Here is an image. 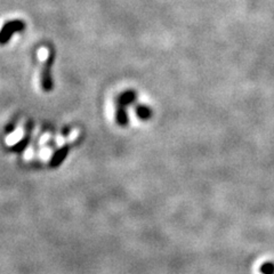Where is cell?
Listing matches in <instances>:
<instances>
[{
  "label": "cell",
  "mask_w": 274,
  "mask_h": 274,
  "mask_svg": "<svg viewBox=\"0 0 274 274\" xmlns=\"http://www.w3.org/2000/svg\"><path fill=\"white\" fill-rule=\"evenodd\" d=\"M25 24L21 19H14V21H9L2 26L1 31H0V45H5L11 40L12 36L15 32H21L24 30Z\"/></svg>",
  "instance_id": "obj_1"
},
{
  "label": "cell",
  "mask_w": 274,
  "mask_h": 274,
  "mask_svg": "<svg viewBox=\"0 0 274 274\" xmlns=\"http://www.w3.org/2000/svg\"><path fill=\"white\" fill-rule=\"evenodd\" d=\"M54 59H55L54 52H51V54H49L47 59H46L44 68H42L41 71V86L42 88H44V91H52L53 88V78L51 74V70L53 64H54Z\"/></svg>",
  "instance_id": "obj_2"
},
{
  "label": "cell",
  "mask_w": 274,
  "mask_h": 274,
  "mask_svg": "<svg viewBox=\"0 0 274 274\" xmlns=\"http://www.w3.org/2000/svg\"><path fill=\"white\" fill-rule=\"evenodd\" d=\"M135 100H136V94H135V91H124V93H121L117 97V101H115V105L127 108L128 105L133 104Z\"/></svg>",
  "instance_id": "obj_3"
},
{
  "label": "cell",
  "mask_w": 274,
  "mask_h": 274,
  "mask_svg": "<svg viewBox=\"0 0 274 274\" xmlns=\"http://www.w3.org/2000/svg\"><path fill=\"white\" fill-rule=\"evenodd\" d=\"M69 153V146H63L61 148H58L57 151L55 152L54 156L52 157V160H51V167H57L63 163L65 158H67Z\"/></svg>",
  "instance_id": "obj_4"
},
{
  "label": "cell",
  "mask_w": 274,
  "mask_h": 274,
  "mask_svg": "<svg viewBox=\"0 0 274 274\" xmlns=\"http://www.w3.org/2000/svg\"><path fill=\"white\" fill-rule=\"evenodd\" d=\"M31 126H32V123H30L29 124V129H26V134H25L24 138H23L22 141H19L18 143H16L14 146L11 147V151H13V152H22L26 146H28V144H29V142H30V133H31V129H32Z\"/></svg>",
  "instance_id": "obj_5"
},
{
  "label": "cell",
  "mask_w": 274,
  "mask_h": 274,
  "mask_svg": "<svg viewBox=\"0 0 274 274\" xmlns=\"http://www.w3.org/2000/svg\"><path fill=\"white\" fill-rule=\"evenodd\" d=\"M136 114L141 120H148L152 117V111L146 105H137Z\"/></svg>",
  "instance_id": "obj_6"
},
{
  "label": "cell",
  "mask_w": 274,
  "mask_h": 274,
  "mask_svg": "<svg viewBox=\"0 0 274 274\" xmlns=\"http://www.w3.org/2000/svg\"><path fill=\"white\" fill-rule=\"evenodd\" d=\"M260 272H262V274H274V263H264L263 265L260 266Z\"/></svg>",
  "instance_id": "obj_7"
}]
</instances>
